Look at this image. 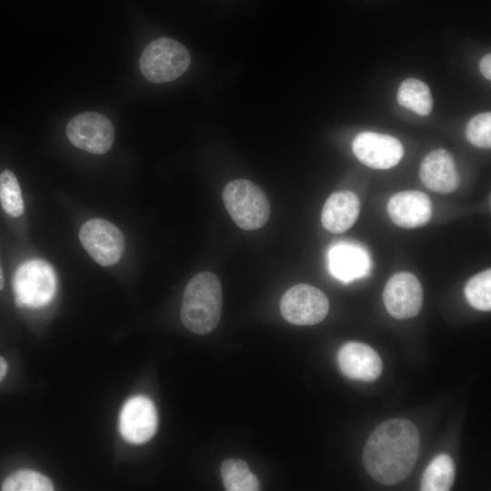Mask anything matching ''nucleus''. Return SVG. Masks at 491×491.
I'll use <instances>...</instances> for the list:
<instances>
[{
  "label": "nucleus",
  "instance_id": "nucleus-5",
  "mask_svg": "<svg viewBox=\"0 0 491 491\" xmlns=\"http://www.w3.org/2000/svg\"><path fill=\"white\" fill-rule=\"evenodd\" d=\"M56 286V275L49 263L42 259L24 262L14 276L16 306L32 308L46 306L55 296Z\"/></svg>",
  "mask_w": 491,
  "mask_h": 491
},
{
  "label": "nucleus",
  "instance_id": "nucleus-1",
  "mask_svg": "<svg viewBox=\"0 0 491 491\" xmlns=\"http://www.w3.org/2000/svg\"><path fill=\"white\" fill-rule=\"evenodd\" d=\"M419 448V433L411 421L389 419L369 436L363 452L364 466L375 480L392 486L412 472Z\"/></svg>",
  "mask_w": 491,
  "mask_h": 491
},
{
  "label": "nucleus",
  "instance_id": "nucleus-24",
  "mask_svg": "<svg viewBox=\"0 0 491 491\" xmlns=\"http://www.w3.org/2000/svg\"><path fill=\"white\" fill-rule=\"evenodd\" d=\"M479 69L482 75L488 80L491 79V55H485L479 62Z\"/></svg>",
  "mask_w": 491,
  "mask_h": 491
},
{
  "label": "nucleus",
  "instance_id": "nucleus-9",
  "mask_svg": "<svg viewBox=\"0 0 491 491\" xmlns=\"http://www.w3.org/2000/svg\"><path fill=\"white\" fill-rule=\"evenodd\" d=\"M383 299L386 310L393 317L396 319L414 317L422 307V286L413 274L396 273L386 282Z\"/></svg>",
  "mask_w": 491,
  "mask_h": 491
},
{
  "label": "nucleus",
  "instance_id": "nucleus-11",
  "mask_svg": "<svg viewBox=\"0 0 491 491\" xmlns=\"http://www.w3.org/2000/svg\"><path fill=\"white\" fill-rule=\"evenodd\" d=\"M156 428V409L148 397L136 396L125 402L119 416V430L126 441L145 443L152 438Z\"/></svg>",
  "mask_w": 491,
  "mask_h": 491
},
{
  "label": "nucleus",
  "instance_id": "nucleus-21",
  "mask_svg": "<svg viewBox=\"0 0 491 491\" xmlns=\"http://www.w3.org/2000/svg\"><path fill=\"white\" fill-rule=\"evenodd\" d=\"M0 202L5 212L10 216L17 217L24 212L20 185L10 170H4L0 174Z\"/></svg>",
  "mask_w": 491,
  "mask_h": 491
},
{
  "label": "nucleus",
  "instance_id": "nucleus-13",
  "mask_svg": "<svg viewBox=\"0 0 491 491\" xmlns=\"http://www.w3.org/2000/svg\"><path fill=\"white\" fill-rule=\"evenodd\" d=\"M386 209L391 220L403 228H415L426 225L432 213L428 196L415 190L399 192L391 196Z\"/></svg>",
  "mask_w": 491,
  "mask_h": 491
},
{
  "label": "nucleus",
  "instance_id": "nucleus-4",
  "mask_svg": "<svg viewBox=\"0 0 491 491\" xmlns=\"http://www.w3.org/2000/svg\"><path fill=\"white\" fill-rule=\"evenodd\" d=\"M187 48L169 37L157 38L147 45L140 59L143 75L152 83H167L181 76L190 65Z\"/></svg>",
  "mask_w": 491,
  "mask_h": 491
},
{
  "label": "nucleus",
  "instance_id": "nucleus-18",
  "mask_svg": "<svg viewBox=\"0 0 491 491\" xmlns=\"http://www.w3.org/2000/svg\"><path fill=\"white\" fill-rule=\"evenodd\" d=\"M397 102L419 115H429L433 106L429 87L424 82L415 78H408L402 82L397 92Z\"/></svg>",
  "mask_w": 491,
  "mask_h": 491
},
{
  "label": "nucleus",
  "instance_id": "nucleus-10",
  "mask_svg": "<svg viewBox=\"0 0 491 491\" xmlns=\"http://www.w3.org/2000/svg\"><path fill=\"white\" fill-rule=\"evenodd\" d=\"M356 158L374 169H389L396 165L404 155L401 142L394 136L375 132L358 134L352 144Z\"/></svg>",
  "mask_w": 491,
  "mask_h": 491
},
{
  "label": "nucleus",
  "instance_id": "nucleus-15",
  "mask_svg": "<svg viewBox=\"0 0 491 491\" xmlns=\"http://www.w3.org/2000/svg\"><path fill=\"white\" fill-rule=\"evenodd\" d=\"M360 201L351 191L336 192L326 200L321 222L326 230L339 234L348 230L356 221Z\"/></svg>",
  "mask_w": 491,
  "mask_h": 491
},
{
  "label": "nucleus",
  "instance_id": "nucleus-3",
  "mask_svg": "<svg viewBox=\"0 0 491 491\" xmlns=\"http://www.w3.org/2000/svg\"><path fill=\"white\" fill-rule=\"evenodd\" d=\"M224 205L242 229L251 231L264 226L270 215V204L264 191L253 182L236 179L223 191Z\"/></svg>",
  "mask_w": 491,
  "mask_h": 491
},
{
  "label": "nucleus",
  "instance_id": "nucleus-8",
  "mask_svg": "<svg viewBox=\"0 0 491 491\" xmlns=\"http://www.w3.org/2000/svg\"><path fill=\"white\" fill-rule=\"evenodd\" d=\"M66 135L76 147L95 155L106 153L113 145L115 131L111 121L96 112H84L73 117Z\"/></svg>",
  "mask_w": 491,
  "mask_h": 491
},
{
  "label": "nucleus",
  "instance_id": "nucleus-20",
  "mask_svg": "<svg viewBox=\"0 0 491 491\" xmlns=\"http://www.w3.org/2000/svg\"><path fill=\"white\" fill-rule=\"evenodd\" d=\"M52 482L44 475L30 469H21L7 476L3 491H51Z\"/></svg>",
  "mask_w": 491,
  "mask_h": 491
},
{
  "label": "nucleus",
  "instance_id": "nucleus-26",
  "mask_svg": "<svg viewBox=\"0 0 491 491\" xmlns=\"http://www.w3.org/2000/svg\"><path fill=\"white\" fill-rule=\"evenodd\" d=\"M3 287H4V275H3L2 267L0 265V291L3 289Z\"/></svg>",
  "mask_w": 491,
  "mask_h": 491
},
{
  "label": "nucleus",
  "instance_id": "nucleus-16",
  "mask_svg": "<svg viewBox=\"0 0 491 491\" xmlns=\"http://www.w3.org/2000/svg\"><path fill=\"white\" fill-rule=\"evenodd\" d=\"M328 265L332 274L345 282L363 276L368 269L365 252L353 245H337L329 252Z\"/></svg>",
  "mask_w": 491,
  "mask_h": 491
},
{
  "label": "nucleus",
  "instance_id": "nucleus-6",
  "mask_svg": "<svg viewBox=\"0 0 491 491\" xmlns=\"http://www.w3.org/2000/svg\"><path fill=\"white\" fill-rule=\"evenodd\" d=\"M329 309L327 296L320 289L306 284L289 288L282 296L280 311L289 323L312 326L320 323Z\"/></svg>",
  "mask_w": 491,
  "mask_h": 491
},
{
  "label": "nucleus",
  "instance_id": "nucleus-23",
  "mask_svg": "<svg viewBox=\"0 0 491 491\" xmlns=\"http://www.w3.org/2000/svg\"><path fill=\"white\" fill-rule=\"evenodd\" d=\"M466 136L474 145L482 148L491 146V114H478L470 119L466 128Z\"/></svg>",
  "mask_w": 491,
  "mask_h": 491
},
{
  "label": "nucleus",
  "instance_id": "nucleus-14",
  "mask_svg": "<svg viewBox=\"0 0 491 491\" xmlns=\"http://www.w3.org/2000/svg\"><path fill=\"white\" fill-rule=\"evenodd\" d=\"M419 176L430 190L439 194L455 191L459 184V176L452 155L445 149H436L423 159Z\"/></svg>",
  "mask_w": 491,
  "mask_h": 491
},
{
  "label": "nucleus",
  "instance_id": "nucleus-2",
  "mask_svg": "<svg viewBox=\"0 0 491 491\" xmlns=\"http://www.w3.org/2000/svg\"><path fill=\"white\" fill-rule=\"evenodd\" d=\"M222 311V286L213 273L195 275L185 286L181 306V320L197 335L211 333L217 326Z\"/></svg>",
  "mask_w": 491,
  "mask_h": 491
},
{
  "label": "nucleus",
  "instance_id": "nucleus-25",
  "mask_svg": "<svg viewBox=\"0 0 491 491\" xmlns=\"http://www.w3.org/2000/svg\"><path fill=\"white\" fill-rule=\"evenodd\" d=\"M7 363L5 359L0 356V382L3 380L4 376L7 372Z\"/></svg>",
  "mask_w": 491,
  "mask_h": 491
},
{
  "label": "nucleus",
  "instance_id": "nucleus-19",
  "mask_svg": "<svg viewBox=\"0 0 491 491\" xmlns=\"http://www.w3.org/2000/svg\"><path fill=\"white\" fill-rule=\"evenodd\" d=\"M221 476L227 491H257L260 484L257 477L249 470L246 462L228 458L222 463Z\"/></svg>",
  "mask_w": 491,
  "mask_h": 491
},
{
  "label": "nucleus",
  "instance_id": "nucleus-12",
  "mask_svg": "<svg viewBox=\"0 0 491 491\" xmlns=\"http://www.w3.org/2000/svg\"><path fill=\"white\" fill-rule=\"evenodd\" d=\"M338 366L346 377L370 382L379 377L383 364L377 352L366 344L347 342L337 354Z\"/></svg>",
  "mask_w": 491,
  "mask_h": 491
},
{
  "label": "nucleus",
  "instance_id": "nucleus-17",
  "mask_svg": "<svg viewBox=\"0 0 491 491\" xmlns=\"http://www.w3.org/2000/svg\"><path fill=\"white\" fill-rule=\"evenodd\" d=\"M455 464L452 458L446 455L436 456L426 468L421 479L422 491H447L455 479Z\"/></svg>",
  "mask_w": 491,
  "mask_h": 491
},
{
  "label": "nucleus",
  "instance_id": "nucleus-7",
  "mask_svg": "<svg viewBox=\"0 0 491 491\" xmlns=\"http://www.w3.org/2000/svg\"><path fill=\"white\" fill-rule=\"evenodd\" d=\"M79 239L85 251L102 266L118 262L125 249L121 231L114 224L101 218L86 221L79 231Z\"/></svg>",
  "mask_w": 491,
  "mask_h": 491
},
{
  "label": "nucleus",
  "instance_id": "nucleus-22",
  "mask_svg": "<svg viewBox=\"0 0 491 491\" xmlns=\"http://www.w3.org/2000/svg\"><path fill=\"white\" fill-rule=\"evenodd\" d=\"M465 296L471 306L477 310L491 309V269L471 277L465 286Z\"/></svg>",
  "mask_w": 491,
  "mask_h": 491
}]
</instances>
